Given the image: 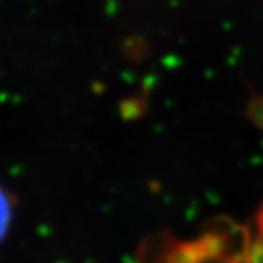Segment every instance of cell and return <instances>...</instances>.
<instances>
[{"label": "cell", "mask_w": 263, "mask_h": 263, "mask_svg": "<svg viewBox=\"0 0 263 263\" xmlns=\"http://www.w3.org/2000/svg\"><path fill=\"white\" fill-rule=\"evenodd\" d=\"M238 263H263V208L242 244Z\"/></svg>", "instance_id": "6da1fadb"}, {"label": "cell", "mask_w": 263, "mask_h": 263, "mask_svg": "<svg viewBox=\"0 0 263 263\" xmlns=\"http://www.w3.org/2000/svg\"><path fill=\"white\" fill-rule=\"evenodd\" d=\"M13 198L8 191L0 182V244L4 242L10 232V225L13 220Z\"/></svg>", "instance_id": "7a4b0ae2"}]
</instances>
